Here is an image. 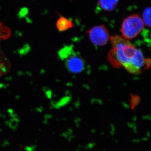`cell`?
Returning a JSON list of instances; mask_svg holds the SVG:
<instances>
[{"mask_svg":"<svg viewBox=\"0 0 151 151\" xmlns=\"http://www.w3.org/2000/svg\"><path fill=\"white\" fill-rule=\"evenodd\" d=\"M112 48L108 59L115 67H123L132 74H139L151 66V59L146 58L142 52L122 36L111 38Z\"/></svg>","mask_w":151,"mask_h":151,"instance_id":"1","label":"cell"},{"mask_svg":"<svg viewBox=\"0 0 151 151\" xmlns=\"http://www.w3.org/2000/svg\"><path fill=\"white\" fill-rule=\"evenodd\" d=\"M59 55L64 61L68 70L71 73H78L84 70L85 62L84 60L71 46H67L61 49Z\"/></svg>","mask_w":151,"mask_h":151,"instance_id":"2","label":"cell"},{"mask_svg":"<svg viewBox=\"0 0 151 151\" xmlns=\"http://www.w3.org/2000/svg\"><path fill=\"white\" fill-rule=\"evenodd\" d=\"M143 19L138 14L132 15L124 19L121 26L122 37L132 40L137 37L145 27Z\"/></svg>","mask_w":151,"mask_h":151,"instance_id":"3","label":"cell"},{"mask_svg":"<svg viewBox=\"0 0 151 151\" xmlns=\"http://www.w3.org/2000/svg\"><path fill=\"white\" fill-rule=\"evenodd\" d=\"M87 33L92 43L97 46L105 45L110 40V34L103 25L94 27L88 31Z\"/></svg>","mask_w":151,"mask_h":151,"instance_id":"4","label":"cell"},{"mask_svg":"<svg viewBox=\"0 0 151 151\" xmlns=\"http://www.w3.org/2000/svg\"><path fill=\"white\" fill-rule=\"evenodd\" d=\"M56 26L58 30L64 31L67 30L73 26L72 21L63 17H60L58 20Z\"/></svg>","mask_w":151,"mask_h":151,"instance_id":"5","label":"cell"},{"mask_svg":"<svg viewBox=\"0 0 151 151\" xmlns=\"http://www.w3.org/2000/svg\"><path fill=\"white\" fill-rule=\"evenodd\" d=\"M119 1V0H99L98 4L103 10L111 12L116 9Z\"/></svg>","mask_w":151,"mask_h":151,"instance_id":"6","label":"cell"},{"mask_svg":"<svg viewBox=\"0 0 151 151\" xmlns=\"http://www.w3.org/2000/svg\"><path fill=\"white\" fill-rule=\"evenodd\" d=\"M11 33L10 29L0 22V41L8 38L10 36Z\"/></svg>","mask_w":151,"mask_h":151,"instance_id":"7","label":"cell"},{"mask_svg":"<svg viewBox=\"0 0 151 151\" xmlns=\"http://www.w3.org/2000/svg\"><path fill=\"white\" fill-rule=\"evenodd\" d=\"M143 19L145 24L151 27V7L147 8L144 11Z\"/></svg>","mask_w":151,"mask_h":151,"instance_id":"8","label":"cell"}]
</instances>
